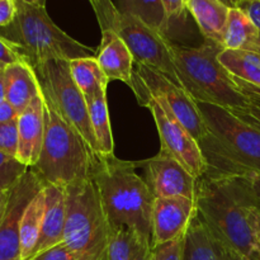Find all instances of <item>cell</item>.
<instances>
[{"label":"cell","instance_id":"1","mask_svg":"<svg viewBox=\"0 0 260 260\" xmlns=\"http://www.w3.org/2000/svg\"><path fill=\"white\" fill-rule=\"evenodd\" d=\"M198 217L229 250L259 260L251 215L260 207L248 177L206 173L197 179Z\"/></svg>","mask_w":260,"mask_h":260},{"label":"cell","instance_id":"2","mask_svg":"<svg viewBox=\"0 0 260 260\" xmlns=\"http://www.w3.org/2000/svg\"><path fill=\"white\" fill-rule=\"evenodd\" d=\"M137 167H142V162L101 156L91 179L111 225L127 228L151 241L155 197L146 179L136 173Z\"/></svg>","mask_w":260,"mask_h":260},{"label":"cell","instance_id":"3","mask_svg":"<svg viewBox=\"0 0 260 260\" xmlns=\"http://www.w3.org/2000/svg\"><path fill=\"white\" fill-rule=\"evenodd\" d=\"M208 135L200 146L208 174H260V131L231 113L230 109L198 103Z\"/></svg>","mask_w":260,"mask_h":260},{"label":"cell","instance_id":"4","mask_svg":"<svg viewBox=\"0 0 260 260\" xmlns=\"http://www.w3.org/2000/svg\"><path fill=\"white\" fill-rule=\"evenodd\" d=\"M223 47L205 41L200 47L173 43L172 57L179 85L197 103H208L235 109L248 103V96L218 61Z\"/></svg>","mask_w":260,"mask_h":260},{"label":"cell","instance_id":"5","mask_svg":"<svg viewBox=\"0 0 260 260\" xmlns=\"http://www.w3.org/2000/svg\"><path fill=\"white\" fill-rule=\"evenodd\" d=\"M45 104V139L33 170L45 184L68 187L80 180L91 179L101 156L46 99Z\"/></svg>","mask_w":260,"mask_h":260},{"label":"cell","instance_id":"6","mask_svg":"<svg viewBox=\"0 0 260 260\" xmlns=\"http://www.w3.org/2000/svg\"><path fill=\"white\" fill-rule=\"evenodd\" d=\"M66 222L63 243L78 260H108L114 228L109 222L93 179L65 187Z\"/></svg>","mask_w":260,"mask_h":260},{"label":"cell","instance_id":"7","mask_svg":"<svg viewBox=\"0 0 260 260\" xmlns=\"http://www.w3.org/2000/svg\"><path fill=\"white\" fill-rule=\"evenodd\" d=\"M9 27H13L14 33L12 41L22 47L32 65L95 56L93 47L78 42L60 29L47 14L46 7L17 0V17Z\"/></svg>","mask_w":260,"mask_h":260},{"label":"cell","instance_id":"8","mask_svg":"<svg viewBox=\"0 0 260 260\" xmlns=\"http://www.w3.org/2000/svg\"><path fill=\"white\" fill-rule=\"evenodd\" d=\"M89 3L101 28H109L123 40L136 65L159 71L179 84L172 57L173 43L167 36L140 18L121 12L111 0H89Z\"/></svg>","mask_w":260,"mask_h":260},{"label":"cell","instance_id":"9","mask_svg":"<svg viewBox=\"0 0 260 260\" xmlns=\"http://www.w3.org/2000/svg\"><path fill=\"white\" fill-rule=\"evenodd\" d=\"M42 94L61 118L75 129L98 156L99 149L89 117L88 102L74 83L69 61L50 60L33 65Z\"/></svg>","mask_w":260,"mask_h":260},{"label":"cell","instance_id":"10","mask_svg":"<svg viewBox=\"0 0 260 260\" xmlns=\"http://www.w3.org/2000/svg\"><path fill=\"white\" fill-rule=\"evenodd\" d=\"M131 89L135 95L149 94L161 101L198 142L207 137L208 129L197 102L164 74L147 66L136 65Z\"/></svg>","mask_w":260,"mask_h":260},{"label":"cell","instance_id":"11","mask_svg":"<svg viewBox=\"0 0 260 260\" xmlns=\"http://www.w3.org/2000/svg\"><path fill=\"white\" fill-rule=\"evenodd\" d=\"M136 98L141 106L150 109L154 117L160 139V150L179 161L196 179L202 178L207 172V161L200 142L161 101L149 94H139Z\"/></svg>","mask_w":260,"mask_h":260},{"label":"cell","instance_id":"12","mask_svg":"<svg viewBox=\"0 0 260 260\" xmlns=\"http://www.w3.org/2000/svg\"><path fill=\"white\" fill-rule=\"evenodd\" d=\"M45 185L40 175L29 168L9 190L7 208L0 221V260H22L19 233L23 215L30 201Z\"/></svg>","mask_w":260,"mask_h":260},{"label":"cell","instance_id":"13","mask_svg":"<svg viewBox=\"0 0 260 260\" xmlns=\"http://www.w3.org/2000/svg\"><path fill=\"white\" fill-rule=\"evenodd\" d=\"M146 182L155 198L184 197L196 201L197 179L179 161L160 150L145 160Z\"/></svg>","mask_w":260,"mask_h":260},{"label":"cell","instance_id":"14","mask_svg":"<svg viewBox=\"0 0 260 260\" xmlns=\"http://www.w3.org/2000/svg\"><path fill=\"white\" fill-rule=\"evenodd\" d=\"M197 216L196 201L184 197L155 198L151 213L152 246L184 236Z\"/></svg>","mask_w":260,"mask_h":260},{"label":"cell","instance_id":"15","mask_svg":"<svg viewBox=\"0 0 260 260\" xmlns=\"http://www.w3.org/2000/svg\"><path fill=\"white\" fill-rule=\"evenodd\" d=\"M45 98L41 93L18 116L17 159L28 168L35 167L40 159L45 139Z\"/></svg>","mask_w":260,"mask_h":260},{"label":"cell","instance_id":"16","mask_svg":"<svg viewBox=\"0 0 260 260\" xmlns=\"http://www.w3.org/2000/svg\"><path fill=\"white\" fill-rule=\"evenodd\" d=\"M102 41L96 52L101 69L109 81L118 80L131 88L134 81L135 60L121 37L109 28H101Z\"/></svg>","mask_w":260,"mask_h":260},{"label":"cell","instance_id":"17","mask_svg":"<svg viewBox=\"0 0 260 260\" xmlns=\"http://www.w3.org/2000/svg\"><path fill=\"white\" fill-rule=\"evenodd\" d=\"M66 222V189L53 184L45 185V213L40 239L33 255L63 243Z\"/></svg>","mask_w":260,"mask_h":260},{"label":"cell","instance_id":"18","mask_svg":"<svg viewBox=\"0 0 260 260\" xmlns=\"http://www.w3.org/2000/svg\"><path fill=\"white\" fill-rule=\"evenodd\" d=\"M4 81L5 99L18 113H22L42 93L35 68L27 58L5 66Z\"/></svg>","mask_w":260,"mask_h":260},{"label":"cell","instance_id":"19","mask_svg":"<svg viewBox=\"0 0 260 260\" xmlns=\"http://www.w3.org/2000/svg\"><path fill=\"white\" fill-rule=\"evenodd\" d=\"M230 9L221 0H187V10L194 18L205 41L221 46Z\"/></svg>","mask_w":260,"mask_h":260},{"label":"cell","instance_id":"20","mask_svg":"<svg viewBox=\"0 0 260 260\" xmlns=\"http://www.w3.org/2000/svg\"><path fill=\"white\" fill-rule=\"evenodd\" d=\"M218 61L236 81L241 90L260 94V55L251 51L225 50L218 53Z\"/></svg>","mask_w":260,"mask_h":260},{"label":"cell","instance_id":"21","mask_svg":"<svg viewBox=\"0 0 260 260\" xmlns=\"http://www.w3.org/2000/svg\"><path fill=\"white\" fill-rule=\"evenodd\" d=\"M222 46L225 50H241L258 52V27L243 8L234 7L229 12Z\"/></svg>","mask_w":260,"mask_h":260},{"label":"cell","instance_id":"22","mask_svg":"<svg viewBox=\"0 0 260 260\" xmlns=\"http://www.w3.org/2000/svg\"><path fill=\"white\" fill-rule=\"evenodd\" d=\"M184 260H228V248L211 234L198 216L185 234Z\"/></svg>","mask_w":260,"mask_h":260},{"label":"cell","instance_id":"23","mask_svg":"<svg viewBox=\"0 0 260 260\" xmlns=\"http://www.w3.org/2000/svg\"><path fill=\"white\" fill-rule=\"evenodd\" d=\"M86 102H88L91 127L98 144L99 155L102 157L114 156V141L111 119H109L107 89L99 90L93 98L88 99Z\"/></svg>","mask_w":260,"mask_h":260},{"label":"cell","instance_id":"24","mask_svg":"<svg viewBox=\"0 0 260 260\" xmlns=\"http://www.w3.org/2000/svg\"><path fill=\"white\" fill-rule=\"evenodd\" d=\"M45 213V187L36 194L25 208L20 223V256L22 260H29L38 243Z\"/></svg>","mask_w":260,"mask_h":260},{"label":"cell","instance_id":"25","mask_svg":"<svg viewBox=\"0 0 260 260\" xmlns=\"http://www.w3.org/2000/svg\"><path fill=\"white\" fill-rule=\"evenodd\" d=\"M152 244L127 228L113 230L108 246V260H147Z\"/></svg>","mask_w":260,"mask_h":260},{"label":"cell","instance_id":"26","mask_svg":"<svg viewBox=\"0 0 260 260\" xmlns=\"http://www.w3.org/2000/svg\"><path fill=\"white\" fill-rule=\"evenodd\" d=\"M69 66L74 83L80 89L86 101L93 98L102 89L108 88L109 80L101 69L95 56L74 58L69 61Z\"/></svg>","mask_w":260,"mask_h":260},{"label":"cell","instance_id":"27","mask_svg":"<svg viewBox=\"0 0 260 260\" xmlns=\"http://www.w3.org/2000/svg\"><path fill=\"white\" fill-rule=\"evenodd\" d=\"M118 9L127 14L140 18L160 33L167 36L170 23L165 14L161 0H119Z\"/></svg>","mask_w":260,"mask_h":260},{"label":"cell","instance_id":"28","mask_svg":"<svg viewBox=\"0 0 260 260\" xmlns=\"http://www.w3.org/2000/svg\"><path fill=\"white\" fill-rule=\"evenodd\" d=\"M29 168L13 155L0 151V190L9 192L24 177Z\"/></svg>","mask_w":260,"mask_h":260},{"label":"cell","instance_id":"29","mask_svg":"<svg viewBox=\"0 0 260 260\" xmlns=\"http://www.w3.org/2000/svg\"><path fill=\"white\" fill-rule=\"evenodd\" d=\"M243 91L248 96V103L240 108L230 109L231 113L260 131V94L249 90Z\"/></svg>","mask_w":260,"mask_h":260},{"label":"cell","instance_id":"30","mask_svg":"<svg viewBox=\"0 0 260 260\" xmlns=\"http://www.w3.org/2000/svg\"><path fill=\"white\" fill-rule=\"evenodd\" d=\"M185 235L151 248L147 260H184Z\"/></svg>","mask_w":260,"mask_h":260},{"label":"cell","instance_id":"31","mask_svg":"<svg viewBox=\"0 0 260 260\" xmlns=\"http://www.w3.org/2000/svg\"><path fill=\"white\" fill-rule=\"evenodd\" d=\"M0 151L17 157L18 151V123L17 121L0 124Z\"/></svg>","mask_w":260,"mask_h":260},{"label":"cell","instance_id":"32","mask_svg":"<svg viewBox=\"0 0 260 260\" xmlns=\"http://www.w3.org/2000/svg\"><path fill=\"white\" fill-rule=\"evenodd\" d=\"M24 58L27 57L23 53L22 47L17 42L0 35V65L3 68L17 61L24 60Z\"/></svg>","mask_w":260,"mask_h":260},{"label":"cell","instance_id":"33","mask_svg":"<svg viewBox=\"0 0 260 260\" xmlns=\"http://www.w3.org/2000/svg\"><path fill=\"white\" fill-rule=\"evenodd\" d=\"M29 260H78L75 254L66 246L65 243H60L42 253L37 254Z\"/></svg>","mask_w":260,"mask_h":260},{"label":"cell","instance_id":"34","mask_svg":"<svg viewBox=\"0 0 260 260\" xmlns=\"http://www.w3.org/2000/svg\"><path fill=\"white\" fill-rule=\"evenodd\" d=\"M161 4L169 23H172L173 20H180L188 12L187 0H161Z\"/></svg>","mask_w":260,"mask_h":260},{"label":"cell","instance_id":"35","mask_svg":"<svg viewBox=\"0 0 260 260\" xmlns=\"http://www.w3.org/2000/svg\"><path fill=\"white\" fill-rule=\"evenodd\" d=\"M17 17V0H0V27H9Z\"/></svg>","mask_w":260,"mask_h":260},{"label":"cell","instance_id":"36","mask_svg":"<svg viewBox=\"0 0 260 260\" xmlns=\"http://www.w3.org/2000/svg\"><path fill=\"white\" fill-rule=\"evenodd\" d=\"M240 8H243L246 13L249 14V17L253 19V22L255 23V25L258 27L259 30V48L258 52L260 55V2L258 0H246L245 3L240 5Z\"/></svg>","mask_w":260,"mask_h":260},{"label":"cell","instance_id":"37","mask_svg":"<svg viewBox=\"0 0 260 260\" xmlns=\"http://www.w3.org/2000/svg\"><path fill=\"white\" fill-rule=\"evenodd\" d=\"M18 113L14 109V107L9 103L8 101L0 102V124L2 123H8V122L17 121Z\"/></svg>","mask_w":260,"mask_h":260},{"label":"cell","instance_id":"38","mask_svg":"<svg viewBox=\"0 0 260 260\" xmlns=\"http://www.w3.org/2000/svg\"><path fill=\"white\" fill-rule=\"evenodd\" d=\"M251 228H253L256 241L260 245V207L255 208L253 215H251Z\"/></svg>","mask_w":260,"mask_h":260},{"label":"cell","instance_id":"39","mask_svg":"<svg viewBox=\"0 0 260 260\" xmlns=\"http://www.w3.org/2000/svg\"><path fill=\"white\" fill-rule=\"evenodd\" d=\"M248 179L250 182L251 190L254 193V197H255L256 202L260 206V174H251L248 175Z\"/></svg>","mask_w":260,"mask_h":260},{"label":"cell","instance_id":"40","mask_svg":"<svg viewBox=\"0 0 260 260\" xmlns=\"http://www.w3.org/2000/svg\"><path fill=\"white\" fill-rule=\"evenodd\" d=\"M8 198H9V192L0 190V221H2L3 215H4L5 212V208H7Z\"/></svg>","mask_w":260,"mask_h":260},{"label":"cell","instance_id":"41","mask_svg":"<svg viewBox=\"0 0 260 260\" xmlns=\"http://www.w3.org/2000/svg\"><path fill=\"white\" fill-rule=\"evenodd\" d=\"M7 94H5V81H4V69L0 70V102L7 101L5 99Z\"/></svg>","mask_w":260,"mask_h":260},{"label":"cell","instance_id":"42","mask_svg":"<svg viewBox=\"0 0 260 260\" xmlns=\"http://www.w3.org/2000/svg\"><path fill=\"white\" fill-rule=\"evenodd\" d=\"M228 260H251V259L246 258V256L244 255H240V254L235 253V251L233 250H229L228 249Z\"/></svg>","mask_w":260,"mask_h":260},{"label":"cell","instance_id":"43","mask_svg":"<svg viewBox=\"0 0 260 260\" xmlns=\"http://www.w3.org/2000/svg\"><path fill=\"white\" fill-rule=\"evenodd\" d=\"M23 2L29 3V4L40 5V7H46V2H47V0H23Z\"/></svg>","mask_w":260,"mask_h":260},{"label":"cell","instance_id":"44","mask_svg":"<svg viewBox=\"0 0 260 260\" xmlns=\"http://www.w3.org/2000/svg\"><path fill=\"white\" fill-rule=\"evenodd\" d=\"M231 4H233V7H240L243 3H245L246 0H230Z\"/></svg>","mask_w":260,"mask_h":260},{"label":"cell","instance_id":"45","mask_svg":"<svg viewBox=\"0 0 260 260\" xmlns=\"http://www.w3.org/2000/svg\"><path fill=\"white\" fill-rule=\"evenodd\" d=\"M221 2H222L223 4L229 5V7H230V8H234V7H233V4H231V2H230V0H221Z\"/></svg>","mask_w":260,"mask_h":260},{"label":"cell","instance_id":"46","mask_svg":"<svg viewBox=\"0 0 260 260\" xmlns=\"http://www.w3.org/2000/svg\"><path fill=\"white\" fill-rule=\"evenodd\" d=\"M3 69H4V68H3V66H2V65H0V70H3Z\"/></svg>","mask_w":260,"mask_h":260},{"label":"cell","instance_id":"47","mask_svg":"<svg viewBox=\"0 0 260 260\" xmlns=\"http://www.w3.org/2000/svg\"><path fill=\"white\" fill-rule=\"evenodd\" d=\"M258 2H260V0H258Z\"/></svg>","mask_w":260,"mask_h":260}]
</instances>
